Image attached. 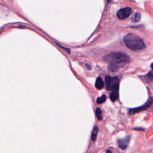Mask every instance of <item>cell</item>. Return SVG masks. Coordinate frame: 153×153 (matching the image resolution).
Returning <instances> with one entry per match:
<instances>
[{"instance_id":"277c9868","label":"cell","mask_w":153,"mask_h":153,"mask_svg":"<svg viewBox=\"0 0 153 153\" xmlns=\"http://www.w3.org/2000/svg\"><path fill=\"white\" fill-rule=\"evenodd\" d=\"M132 10L130 7H125L119 10L117 13V16L119 19L124 20L132 14Z\"/></svg>"},{"instance_id":"52a82bcc","label":"cell","mask_w":153,"mask_h":153,"mask_svg":"<svg viewBox=\"0 0 153 153\" xmlns=\"http://www.w3.org/2000/svg\"><path fill=\"white\" fill-rule=\"evenodd\" d=\"M95 87L97 89H102L104 87V83L101 77H98L97 78L96 83H95Z\"/></svg>"},{"instance_id":"8fae6325","label":"cell","mask_w":153,"mask_h":153,"mask_svg":"<svg viewBox=\"0 0 153 153\" xmlns=\"http://www.w3.org/2000/svg\"><path fill=\"white\" fill-rule=\"evenodd\" d=\"M140 19H141V14L137 12L136 13H135L134 19H133V21H134V22H137L139 21Z\"/></svg>"},{"instance_id":"4fadbf2b","label":"cell","mask_w":153,"mask_h":153,"mask_svg":"<svg viewBox=\"0 0 153 153\" xmlns=\"http://www.w3.org/2000/svg\"><path fill=\"white\" fill-rule=\"evenodd\" d=\"M146 78L150 81H153V72H150L146 76Z\"/></svg>"},{"instance_id":"8992f818","label":"cell","mask_w":153,"mask_h":153,"mask_svg":"<svg viewBox=\"0 0 153 153\" xmlns=\"http://www.w3.org/2000/svg\"><path fill=\"white\" fill-rule=\"evenodd\" d=\"M130 140V137L129 136L126 137L125 138L123 139H119L117 141V144H118L119 147L121 148V149L125 150L128 147L129 144Z\"/></svg>"},{"instance_id":"9c48e42d","label":"cell","mask_w":153,"mask_h":153,"mask_svg":"<svg viewBox=\"0 0 153 153\" xmlns=\"http://www.w3.org/2000/svg\"><path fill=\"white\" fill-rule=\"evenodd\" d=\"M98 131H99L98 128L97 127V126H95V127L93 129V130L92 134V141L96 140V137H97V133H98Z\"/></svg>"},{"instance_id":"9a60e30c","label":"cell","mask_w":153,"mask_h":153,"mask_svg":"<svg viewBox=\"0 0 153 153\" xmlns=\"http://www.w3.org/2000/svg\"><path fill=\"white\" fill-rule=\"evenodd\" d=\"M106 153H112L111 152V151H110V150H108L107 151H106Z\"/></svg>"},{"instance_id":"6da1fadb","label":"cell","mask_w":153,"mask_h":153,"mask_svg":"<svg viewBox=\"0 0 153 153\" xmlns=\"http://www.w3.org/2000/svg\"><path fill=\"white\" fill-rule=\"evenodd\" d=\"M106 62L110 63L109 69L111 71H115L121 65L127 63L129 62L130 57L127 54L121 52H113L106 55L103 57Z\"/></svg>"},{"instance_id":"ba28073f","label":"cell","mask_w":153,"mask_h":153,"mask_svg":"<svg viewBox=\"0 0 153 153\" xmlns=\"http://www.w3.org/2000/svg\"><path fill=\"white\" fill-rule=\"evenodd\" d=\"M119 97V91L113 90L110 94V99L112 102L116 101Z\"/></svg>"},{"instance_id":"5b68a950","label":"cell","mask_w":153,"mask_h":153,"mask_svg":"<svg viewBox=\"0 0 153 153\" xmlns=\"http://www.w3.org/2000/svg\"><path fill=\"white\" fill-rule=\"evenodd\" d=\"M152 103V98H150L149 99H148L147 102H146L142 106H139V107H137L136 108H134V109L130 110L129 114H135V113L140 112V111H141L147 110V108H149L150 106L151 105Z\"/></svg>"},{"instance_id":"3957f363","label":"cell","mask_w":153,"mask_h":153,"mask_svg":"<svg viewBox=\"0 0 153 153\" xmlns=\"http://www.w3.org/2000/svg\"><path fill=\"white\" fill-rule=\"evenodd\" d=\"M105 83L106 89L108 90H119V79L117 77H112L106 76L105 77Z\"/></svg>"},{"instance_id":"7c38bea8","label":"cell","mask_w":153,"mask_h":153,"mask_svg":"<svg viewBox=\"0 0 153 153\" xmlns=\"http://www.w3.org/2000/svg\"><path fill=\"white\" fill-rule=\"evenodd\" d=\"M96 116L98 118L99 120H102V111L100 108H96Z\"/></svg>"},{"instance_id":"e0dca14e","label":"cell","mask_w":153,"mask_h":153,"mask_svg":"<svg viewBox=\"0 0 153 153\" xmlns=\"http://www.w3.org/2000/svg\"><path fill=\"white\" fill-rule=\"evenodd\" d=\"M111 1H112V0H108V3H110V2H111Z\"/></svg>"},{"instance_id":"7a4b0ae2","label":"cell","mask_w":153,"mask_h":153,"mask_svg":"<svg viewBox=\"0 0 153 153\" xmlns=\"http://www.w3.org/2000/svg\"><path fill=\"white\" fill-rule=\"evenodd\" d=\"M124 41L126 46L134 50H142L145 48V43L138 35L134 34H129L124 37Z\"/></svg>"},{"instance_id":"2e32d148","label":"cell","mask_w":153,"mask_h":153,"mask_svg":"<svg viewBox=\"0 0 153 153\" xmlns=\"http://www.w3.org/2000/svg\"><path fill=\"white\" fill-rule=\"evenodd\" d=\"M151 68H152V70H153V63L151 64Z\"/></svg>"},{"instance_id":"5bb4252c","label":"cell","mask_w":153,"mask_h":153,"mask_svg":"<svg viewBox=\"0 0 153 153\" xmlns=\"http://www.w3.org/2000/svg\"><path fill=\"white\" fill-rule=\"evenodd\" d=\"M86 67L87 68V69H89V70H90V69H91L90 66L89 65H88V64H86Z\"/></svg>"},{"instance_id":"30bf717a","label":"cell","mask_w":153,"mask_h":153,"mask_svg":"<svg viewBox=\"0 0 153 153\" xmlns=\"http://www.w3.org/2000/svg\"><path fill=\"white\" fill-rule=\"evenodd\" d=\"M106 95H103L101 97H99V98L97 99L96 102H97V104H101V103H102L103 102H105V101H106Z\"/></svg>"}]
</instances>
